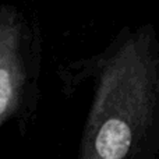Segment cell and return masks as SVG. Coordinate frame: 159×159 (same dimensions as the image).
<instances>
[{"label": "cell", "instance_id": "1", "mask_svg": "<svg viewBox=\"0 0 159 159\" xmlns=\"http://www.w3.org/2000/svg\"><path fill=\"white\" fill-rule=\"evenodd\" d=\"M159 143V43L151 25L98 59L78 159H143Z\"/></svg>", "mask_w": 159, "mask_h": 159}, {"label": "cell", "instance_id": "2", "mask_svg": "<svg viewBox=\"0 0 159 159\" xmlns=\"http://www.w3.org/2000/svg\"><path fill=\"white\" fill-rule=\"evenodd\" d=\"M32 28L10 4H0V129L28 103L36 75Z\"/></svg>", "mask_w": 159, "mask_h": 159}]
</instances>
